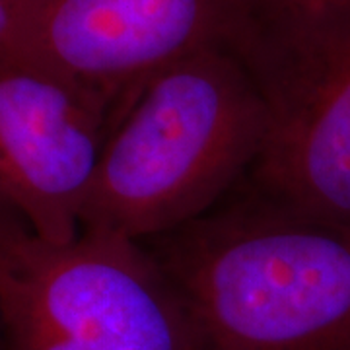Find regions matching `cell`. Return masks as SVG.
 <instances>
[{"label": "cell", "instance_id": "cell-1", "mask_svg": "<svg viewBox=\"0 0 350 350\" xmlns=\"http://www.w3.org/2000/svg\"><path fill=\"white\" fill-rule=\"evenodd\" d=\"M267 126L261 86L232 45L165 64L121 100L80 228L148 241L199 220L251 174Z\"/></svg>", "mask_w": 350, "mask_h": 350}, {"label": "cell", "instance_id": "cell-2", "mask_svg": "<svg viewBox=\"0 0 350 350\" xmlns=\"http://www.w3.org/2000/svg\"><path fill=\"white\" fill-rule=\"evenodd\" d=\"M202 350H350V232L255 195L148 239Z\"/></svg>", "mask_w": 350, "mask_h": 350}, {"label": "cell", "instance_id": "cell-3", "mask_svg": "<svg viewBox=\"0 0 350 350\" xmlns=\"http://www.w3.org/2000/svg\"><path fill=\"white\" fill-rule=\"evenodd\" d=\"M6 350H202L181 288L142 241L82 230L66 245L0 232Z\"/></svg>", "mask_w": 350, "mask_h": 350}, {"label": "cell", "instance_id": "cell-4", "mask_svg": "<svg viewBox=\"0 0 350 350\" xmlns=\"http://www.w3.org/2000/svg\"><path fill=\"white\" fill-rule=\"evenodd\" d=\"M234 49L269 109L255 195L350 232V10L245 31Z\"/></svg>", "mask_w": 350, "mask_h": 350}, {"label": "cell", "instance_id": "cell-5", "mask_svg": "<svg viewBox=\"0 0 350 350\" xmlns=\"http://www.w3.org/2000/svg\"><path fill=\"white\" fill-rule=\"evenodd\" d=\"M119 105L0 47V191L53 245L75 241Z\"/></svg>", "mask_w": 350, "mask_h": 350}, {"label": "cell", "instance_id": "cell-6", "mask_svg": "<svg viewBox=\"0 0 350 350\" xmlns=\"http://www.w3.org/2000/svg\"><path fill=\"white\" fill-rule=\"evenodd\" d=\"M238 33L236 0H24L0 47L119 105L152 72Z\"/></svg>", "mask_w": 350, "mask_h": 350}, {"label": "cell", "instance_id": "cell-7", "mask_svg": "<svg viewBox=\"0 0 350 350\" xmlns=\"http://www.w3.org/2000/svg\"><path fill=\"white\" fill-rule=\"evenodd\" d=\"M239 33L298 24L350 10V0H236ZM236 38V39H238Z\"/></svg>", "mask_w": 350, "mask_h": 350}, {"label": "cell", "instance_id": "cell-8", "mask_svg": "<svg viewBox=\"0 0 350 350\" xmlns=\"http://www.w3.org/2000/svg\"><path fill=\"white\" fill-rule=\"evenodd\" d=\"M24 0H0V45L10 36Z\"/></svg>", "mask_w": 350, "mask_h": 350}, {"label": "cell", "instance_id": "cell-9", "mask_svg": "<svg viewBox=\"0 0 350 350\" xmlns=\"http://www.w3.org/2000/svg\"><path fill=\"white\" fill-rule=\"evenodd\" d=\"M16 222H24V220L20 218V214L14 211L12 204L6 200V197L0 191V232L6 230V228H10Z\"/></svg>", "mask_w": 350, "mask_h": 350}, {"label": "cell", "instance_id": "cell-10", "mask_svg": "<svg viewBox=\"0 0 350 350\" xmlns=\"http://www.w3.org/2000/svg\"><path fill=\"white\" fill-rule=\"evenodd\" d=\"M0 350H6V342H4V331H2V319H0Z\"/></svg>", "mask_w": 350, "mask_h": 350}]
</instances>
